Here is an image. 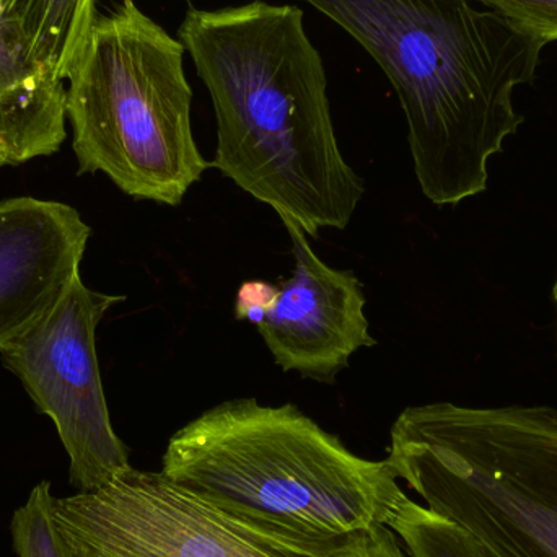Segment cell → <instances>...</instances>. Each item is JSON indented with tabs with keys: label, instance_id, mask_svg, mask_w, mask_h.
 I'll use <instances>...</instances> for the list:
<instances>
[{
	"label": "cell",
	"instance_id": "14",
	"mask_svg": "<svg viewBox=\"0 0 557 557\" xmlns=\"http://www.w3.org/2000/svg\"><path fill=\"white\" fill-rule=\"evenodd\" d=\"M503 15L523 32L557 41V0H474Z\"/></svg>",
	"mask_w": 557,
	"mask_h": 557
},
{
	"label": "cell",
	"instance_id": "11",
	"mask_svg": "<svg viewBox=\"0 0 557 557\" xmlns=\"http://www.w3.org/2000/svg\"><path fill=\"white\" fill-rule=\"evenodd\" d=\"M0 7L29 58L67 82L97 16L95 0H0Z\"/></svg>",
	"mask_w": 557,
	"mask_h": 557
},
{
	"label": "cell",
	"instance_id": "12",
	"mask_svg": "<svg viewBox=\"0 0 557 557\" xmlns=\"http://www.w3.org/2000/svg\"><path fill=\"white\" fill-rule=\"evenodd\" d=\"M388 529L411 557H490L474 536L421 504L406 499Z\"/></svg>",
	"mask_w": 557,
	"mask_h": 557
},
{
	"label": "cell",
	"instance_id": "3",
	"mask_svg": "<svg viewBox=\"0 0 557 557\" xmlns=\"http://www.w3.org/2000/svg\"><path fill=\"white\" fill-rule=\"evenodd\" d=\"M162 473L271 548L339 557L406 500L388 460L357 457L295 405L235 398L172 435Z\"/></svg>",
	"mask_w": 557,
	"mask_h": 557
},
{
	"label": "cell",
	"instance_id": "18",
	"mask_svg": "<svg viewBox=\"0 0 557 557\" xmlns=\"http://www.w3.org/2000/svg\"><path fill=\"white\" fill-rule=\"evenodd\" d=\"M0 20H2V7H0Z\"/></svg>",
	"mask_w": 557,
	"mask_h": 557
},
{
	"label": "cell",
	"instance_id": "2",
	"mask_svg": "<svg viewBox=\"0 0 557 557\" xmlns=\"http://www.w3.org/2000/svg\"><path fill=\"white\" fill-rule=\"evenodd\" d=\"M349 33L392 82L416 178L435 206L486 191L519 131L513 91L546 42L474 0H301Z\"/></svg>",
	"mask_w": 557,
	"mask_h": 557
},
{
	"label": "cell",
	"instance_id": "15",
	"mask_svg": "<svg viewBox=\"0 0 557 557\" xmlns=\"http://www.w3.org/2000/svg\"><path fill=\"white\" fill-rule=\"evenodd\" d=\"M276 295V285L264 281H248L238 288L235 300V317L237 320L251 321L260 324L267 313L268 307Z\"/></svg>",
	"mask_w": 557,
	"mask_h": 557
},
{
	"label": "cell",
	"instance_id": "6",
	"mask_svg": "<svg viewBox=\"0 0 557 557\" xmlns=\"http://www.w3.org/2000/svg\"><path fill=\"white\" fill-rule=\"evenodd\" d=\"M124 300L78 276L45 317L0 347L2 366L54 422L78 493L98 490L131 467L111 424L97 356L98 324Z\"/></svg>",
	"mask_w": 557,
	"mask_h": 557
},
{
	"label": "cell",
	"instance_id": "8",
	"mask_svg": "<svg viewBox=\"0 0 557 557\" xmlns=\"http://www.w3.org/2000/svg\"><path fill=\"white\" fill-rule=\"evenodd\" d=\"M284 225L290 235L294 273L277 282L258 331L284 372L333 385L357 350L376 346L363 311L362 282L354 271L327 267L300 227Z\"/></svg>",
	"mask_w": 557,
	"mask_h": 557
},
{
	"label": "cell",
	"instance_id": "16",
	"mask_svg": "<svg viewBox=\"0 0 557 557\" xmlns=\"http://www.w3.org/2000/svg\"><path fill=\"white\" fill-rule=\"evenodd\" d=\"M339 557H406L388 527H376Z\"/></svg>",
	"mask_w": 557,
	"mask_h": 557
},
{
	"label": "cell",
	"instance_id": "1",
	"mask_svg": "<svg viewBox=\"0 0 557 557\" xmlns=\"http://www.w3.org/2000/svg\"><path fill=\"white\" fill-rule=\"evenodd\" d=\"M180 41L205 82L218 149L211 166L317 238L344 231L363 182L341 153L320 51L295 5L255 0L189 9Z\"/></svg>",
	"mask_w": 557,
	"mask_h": 557
},
{
	"label": "cell",
	"instance_id": "17",
	"mask_svg": "<svg viewBox=\"0 0 557 557\" xmlns=\"http://www.w3.org/2000/svg\"><path fill=\"white\" fill-rule=\"evenodd\" d=\"M15 166V159H13L12 153H10V150L7 149L5 144L0 140V169H3V166Z\"/></svg>",
	"mask_w": 557,
	"mask_h": 557
},
{
	"label": "cell",
	"instance_id": "9",
	"mask_svg": "<svg viewBox=\"0 0 557 557\" xmlns=\"http://www.w3.org/2000/svg\"><path fill=\"white\" fill-rule=\"evenodd\" d=\"M91 228L65 202L0 201V347L45 317L81 276Z\"/></svg>",
	"mask_w": 557,
	"mask_h": 557
},
{
	"label": "cell",
	"instance_id": "7",
	"mask_svg": "<svg viewBox=\"0 0 557 557\" xmlns=\"http://www.w3.org/2000/svg\"><path fill=\"white\" fill-rule=\"evenodd\" d=\"M55 522L84 557H295L260 542L165 474L129 467L55 497Z\"/></svg>",
	"mask_w": 557,
	"mask_h": 557
},
{
	"label": "cell",
	"instance_id": "4",
	"mask_svg": "<svg viewBox=\"0 0 557 557\" xmlns=\"http://www.w3.org/2000/svg\"><path fill=\"white\" fill-rule=\"evenodd\" d=\"M388 463L425 507L490 557H557V409L409 406Z\"/></svg>",
	"mask_w": 557,
	"mask_h": 557
},
{
	"label": "cell",
	"instance_id": "5",
	"mask_svg": "<svg viewBox=\"0 0 557 557\" xmlns=\"http://www.w3.org/2000/svg\"><path fill=\"white\" fill-rule=\"evenodd\" d=\"M185 52L134 0L97 13L65 88L77 175L103 173L131 198L182 205L211 166L193 136Z\"/></svg>",
	"mask_w": 557,
	"mask_h": 557
},
{
	"label": "cell",
	"instance_id": "13",
	"mask_svg": "<svg viewBox=\"0 0 557 557\" xmlns=\"http://www.w3.org/2000/svg\"><path fill=\"white\" fill-rule=\"evenodd\" d=\"M54 499L51 483L41 481L13 512L10 535L16 557H84L55 522Z\"/></svg>",
	"mask_w": 557,
	"mask_h": 557
},
{
	"label": "cell",
	"instance_id": "10",
	"mask_svg": "<svg viewBox=\"0 0 557 557\" xmlns=\"http://www.w3.org/2000/svg\"><path fill=\"white\" fill-rule=\"evenodd\" d=\"M65 124L64 81L36 64L18 33L0 20V140L16 165L58 152Z\"/></svg>",
	"mask_w": 557,
	"mask_h": 557
}]
</instances>
